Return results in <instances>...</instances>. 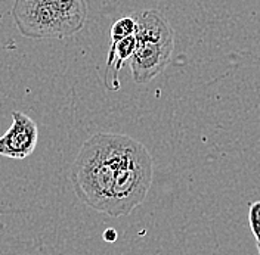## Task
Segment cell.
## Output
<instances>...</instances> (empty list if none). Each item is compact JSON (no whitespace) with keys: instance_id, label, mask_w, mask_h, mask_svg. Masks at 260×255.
Instances as JSON below:
<instances>
[{"instance_id":"8","label":"cell","mask_w":260,"mask_h":255,"mask_svg":"<svg viewBox=\"0 0 260 255\" xmlns=\"http://www.w3.org/2000/svg\"><path fill=\"white\" fill-rule=\"evenodd\" d=\"M248 222H250V227H251V232H253L254 238H256L257 242H260V201L250 204Z\"/></svg>"},{"instance_id":"10","label":"cell","mask_w":260,"mask_h":255,"mask_svg":"<svg viewBox=\"0 0 260 255\" xmlns=\"http://www.w3.org/2000/svg\"><path fill=\"white\" fill-rule=\"evenodd\" d=\"M257 249H259V254H260V242H257Z\"/></svg>"},{"instance_id":"1","label":"cell","mask_w":260,"mask_h":255,"mask_svg":"<svg viewBox=\"0 0 260 255\" xmlns=\"http://www.w3.org/2000/svg\"><path fill=\"white\" fill-rule=\"evenodd\" d=\"M130 139L120 133H96L83 143L71 167V183L87 207L110 214L115 178Z\"/></svg>"},{"instance_id":"5","label":"cell","mask_w":260,"mask_h":255,"mask_svg":"<svg viewBox=\"0 0 260 255\" xmlns=\"http://www.w3.org/2000/svg\"><path fill=\"white\" fill-rule=\"evenodd\" d=\"M39 142L37 124L24 112H12V126L0 136V157L24 160L30 157Z\"/></svg>"},{"instance_id":"9","label":"cell","mask_w":260,"mask_h":255,"mask_svg":"<svg viewBox=\"0 0 260 255\" xmlns=\"http://www.w3.org/2000/svg\"><path fill=\"white\" fill-rule=\"evenodd\" d=\"M104 239L107 240V242H114V240L117 239V232H115L114 229H108V230H105V233H104Z\"/></svg>"},{"instance_id":"7","label":"cell","mask_w":260,"mask_h":255,"mask_svg":"<svg viewBox=\"0 0 260 255\" xmlns=\"http://www.w3.org/2000/svg\"><path fill=\"white\" fill-rule=\"evenodd\" d=\"M136 34V21L133 16H123L117 19L111 27V43L120 42Z\"/></svg>"},{"instance_id":"2","label":"cell","mask_w":260,"mask_h":255,"mask_svg":"<svg viewBox=\"0 0 260 255\" xmlns=\"http://www.w3.org/2000/svg\"><path fill=\"white\" fill-rule=\"evenodd\" d=\"M12 16L24 37L65 39L86 24V0H15Z\"/></svg>"},{"instance_id":"6","label":"cell","mask_w":260,"mask_h":255,"mask_svg":"<svg viewBox=\"0 0 260 255\" xmlns=\"http://www.w3.org/2000/svg\"><path fill=\"white\" fill-rule=\"evenodd\" d=\"M136 37L130 35L126 37L120 42L111 43L110 46V52H108V59H107V69H110L114 65V77L113 89H118V72L121 69V66L124 65L126 61H130V58L133 56L135 50H136Z\"/></svg>"},{"instance_id":"3","label":"cell","mask_w":260,"mask_h":255,"mask_svg":"<svg viewBox=\"0 0 260 255\" xmlns=\"http://www.w3.org/2000/svg\"><path fill=\"white\" fill-rule=\"evenodd\" d=\"M136 50L129 64L135 83L145 84L160 76L170 62L175 48V31L169 19L157 9L135 12Z\"/></svg>"},{"instance_id":"4","label":"cell","mask_w":260,"mask_h":255,"mask_svg":"<svg viewBox=\"0 0 260 255\" xmlns=\"http://www.w3.org/2000/svg\"><path fill=\"white\" fill-rule=\"evenodd\" d=\"M152 183V158L144 144L130 139L117 173L110 217H123L145 201Z\"/></svg>"}]
</instances>
